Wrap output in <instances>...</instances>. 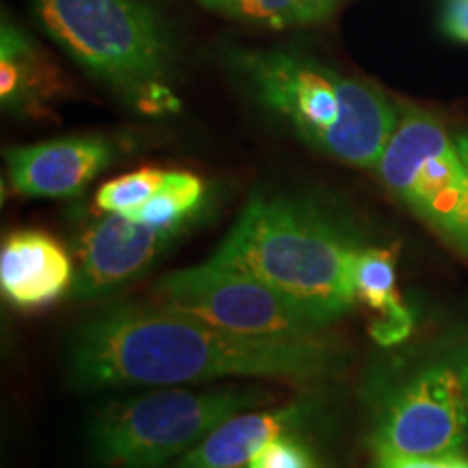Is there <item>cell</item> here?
Returning a JSON list of instances; mask_svg holds the SVG:
<instances>
[{"mask_svg": "<svg viewBox=\"0 0 468 468\" xmlns=\"http://www.w3.org/2000/svg\"><path fill=\"white\" fill-rule=\"evenodd\" d=\"M343 349L327 336H243L159 302L111 303L69 338L74 384L85 390L193 386L224 378L317 382L336 376Z\"/></svg>", "mask_w": 468, "mask_h": 468, "instance_id": "obj_1", "label": "cell"}, {"mask_svg": "<svg viewBox=\"0 0 468 468\" xmlns=\"http://www.w3.org/2000/svg\"><path fill=\"white\" fill-rule=\"evenodd\" d=\"M362 243L335 215L291 197H251L208 261L282 292L332 325L356 303L351 261Z\"/></svg>", "mask_w": 468, "mask_h": 468, "instance_id": "obj_2", "label": "cell"}, {"mask_svg": "<svg viewBox=\"0 0 468 468\" xmlns=\"http://www.w3.org/2000/svg\"><path fill=\"white\" fill-rule=\"evenodd\" d=\"M239 69L262 107L321 154L376 172L401 111L378 87L302 55L251 50Z\"/></svg>", "mask_w": 468, "mask_h": 468, "instance_id": "obj_3", "label": "cell"}, {"mask_svg": "<svg viewBox=\"0 0 468 468\" xmlns=\"http://www.w3.org/2000/svg\"><path fill=\"white\" fill-rule=\"evenodd\" d=\"M376 458L438 460L468 441V336L378 368L365 388Z\"/></svg>", "mask_w": 468, "mask_h": 468, "instance_id": "obj_4", "label": "cell"}, {"mask_svg": "<svg viewBox=\"0 0 468 468\" xmlns=\"http://www.w3.org/2000/svg\"><path fill=\"white\" fill-rule=\"evenodd\" d=\"M31 7L46 31L96 79L148 113L178 107L165 85V33L145 0H31Z\"/></svg>", "mask_w": 468, "mask_h": 468, "instance_id": "obj_5", "label": "cell"}, {"mask_svg": "<svg viewBox=\"0 0 468 468\" xmlns=\"http://www.w3.org/2000/svg\"><path fill=\"white\" fill-rule=\"evenodd\" d=\"M265 401V390L232 384L161 386L150 393L111 399L91 419V458L101 468H163L189 453L224 420Z\"/></svg>", "mask_w": 468, "mask_h": 468, "instance_id": "obj_6", "label": "cell"}, {"mask_svg": "<svg viewBox=\"0 0 468 468\" xmlns=\"http://www.w3.org/2000/svg\"><path fill=\"white\" fill-rule=\"evenodd\" d=\"M376 174L423 224L468 254V165L436 117L403 109Z\"/></svg>", "mask_w": 468, "mask_h": 468, "instance_id": "obj_7", "label": "cell"}, {"mask_svg": "<svg viewBox=\"0 0 468 468\" xmlns=\"http://www.w3.org/2000/svg\"><path fill=\"white\" fill-rule=\"evenodd\" d=\"M152 295L163 306L243 336L313 338L330 327L261 280L213 261L165 273Z\"/></svg>", "mask_w": 468, "mask_h": 468, "instance_id": "obj_8", "label": "cell"}, {"mask_svg": "<svg viewBox=\"0 0 468 468\" xmlns=\"http://www.w3.org/2000/svg\"><path fill=\"white\" fill-rule=\"evenodd\" d=\"M189 228L139 224L128 215L104 213L80 237L72 297L93 302L109 295L154 265Z\"/></svg>", "mask_w": 468, "mask_h": 468, "instance_id": "obj_9", "label": "cell"}, {"mask_svg": "<svg viewBox=\"0 0 468 468\" xmlns=\"http://www.w3.org/2000/svg\"><path fill=\"white\" fill-rule=\"evenodd\" d=\"M111 144L102 137H63L5 150L9 180L25 197H72L109 167Z\"/></svg>", "mask_w": 468, "mask_h": 468, "instance_id": "obj_10", "label": "cell"}, {"mask_svg": "<svg viewBox=\"0 0 468 468\" xmlns=\"http://www.w3.org/2000/svg\"><path fill=\"white\" fill-rule=\"evenodd\" d=\"M66 248L42 230H17L0 248V289L20 310H39L61 300L74 284Z\"/></svg>", "mask_w": 468, "mask_h": 468, "instance_id": "obj_11", "label": "cell"}, {"mask_svg": "<svg viewBox=\"0 0 468 468\" xmlns=\"http://www.w3.org/2000/svg\"><path fill=\"white\" fill-rule=\"evenodd\" d=\"M317 401L300 399L273 410H245L215 427L172 468H248L250 460L273 438L314 423Z\"/></svg>", "mask_w": 468, "mask_h": 468, "instance_id": "obj_12", "label": "cell"}, {"mask_svg": "<svg viewBox=\"0 0 468 468\" xmlns=\"http://www.w3.org/2000/svg\"><path fill=\"white\" fill-rule=\"evenodd\" d=\"M63 76L44 50L7 17L0 31V101L14 113H44L61 96Z\"/></svg>", "mask_w": 468, "mask_h": 468, "instance_id": "obj_13", "label": "cell"}, {"mask_svg": "<svg viewBox=\"0 0 468 468\" xmlns=\"http://www.w3.org/2000/svg\"><path fill=\"white\" fill-rule=\"evenodd\" d=\"M351 291L356 302L365 303L378 319L371 336L379 345H397L412 330V314L403 306L397 289V265L393 251L386 248H362L351 261Z\"/></svg>", "mask_w": 468, "mask_h": 468, "instance_id": "obj_14", "label": "cell"}, {"mask_svg": "<svg viewBox=\"0 0 468 468\" xmlns=\"http://www.w3.org/2000/svg\"><path fill=\"white\" fill-rule=\"evenodd\" d=\"M207 186L202 178L189 172H167L154 196L128 218L139 224L163 228H189L200 215Z\"/></svg>", "mask_w": 468, "mask_h": 468, "instance_id": "obj_15", "label": "cell"}, {"mask_svg": "<svg viewBox=\"0 0 468 468\" xmlns=\"http://www.w3.org/2000/svg\"><path fill=\"white\" fill-rule=\"evenodd\" d=\"M207 7L221 14L245 17L271 28L324 20L338 0H200Z\"/></svg>", "mask_w": 468, "mask_h": 468, "instance_id": "obj_16", "label": "cell"}, {"mask_svg": "<svg viewBox=\"0 0 468 468\" xmlns=\"http://www.w3.org/2000/svg\"><path fill=\"white\" fill-rule=\"evenodd\" d=\"M167 169L144 167L104 183L96 193V207L101 213L128 215L145 204L159 189Z\"/></svg>", "mask_w": 468, "mask_h": 468, "instance_id": "obj_17", "label": "cell"}, {"mask_svg": "<svg viewBox=\"0 0 468 468\" xmlns=\"http://www.w3.org/2000/svg\"><path fill=\"white\" fill-rule=\"evenodd\" d=\"M248 468H324L317 453L297 434H284L269 441Z\"/></svg>", "mask_w": 468, "mask_h": 468, "instance_id": "obj_18", "label": "cell"}, {"mask_svg": "<svg viewBox=\"0 0 468 468\" xmlns=\"http://www.w3.org/2000/svg\"><path fill=\"white\" fill-rule=\"evenodd\" d=\"M442 27L449 37L468 44V0H444Z\"/></svg>", "mask_w": 468, "mask_h": 468, "instance_id": "obj_19", "label": "cell"}, {"mask_svg": "<svg viewBox=\"0 0 468 468\" xmlns=\"http://www.w3.org/2000/svg\"><path fill=\"white\" fill-rule=\"evenodd\" d=\"M371 468H468V460L462 455L438 460H399V458H376Z\"/></svg>", "mask_w": 468, "mask_h": 468, "instance_id": "obj_20", "label": "cell"}, {"mask_svg": "<svg viewBox=\"0 0 468 468\" xmlns=\"http://www.w3.org/2000/svg\"><path fill=\"white\" fill-rule=\"evenodd\" d=\"M455 145H458V150H460V154H462V159L466 161V165H468V133H460V134H455Z\"/></svg>", "mask_w": 468, "mask_h": 468, "instance_id": "obj_21", "label": "cell"}]
</instances>
